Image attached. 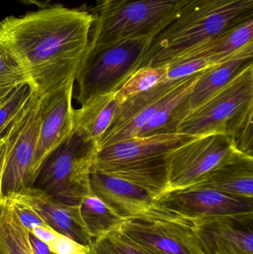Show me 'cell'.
I'll use <instances>...</instances> for the list:
<instances>
[{"mask_svg":"<svg viewBox=\"0 0 253 254\" xmlns=\"http://www.w3.org/2000/svg\"><path fill=\"white\" fill-rule=\"evenodd\" d=\"M93 13L61 5L0 22V43L29 76L40 97L75 79L90 41Z\"/></svg>","mask_w":253,"mask_h":254,"instance_id":"6da1fadb","label":"cell"},{"mask_svg":"<svg viewBox=\"0 0 253 254\" xmlns=\"http://www.w3.org/2000/svg\"><path fill=\"white\" fill-rule=\"evenodd\" d=\"M253 19V0H181L176 18L150 43L140 68L193 58L227 30Z\"/></svg>","mask_w":253,"mask_h":254,"instance_id":"7a4b0ae2","label":"cell"},{"mask_svg":"<svg viewBox=\"0 0 253 254\" xmlns=\"http://www.w3.org/2000/svg\"><path fill=\"white\" fill-rule=\"evenodd\" d=\"M181 0H97L89 49L154 39L176 18Z\"/></svg>","mask_w":253,"mask_h":254,"instance_id":"3957f363","label":"cell"},{"mask_svg":"<svg viewBox=\"0 0 253 254\" xmlns=\"http://www.w3.org/2000/svg\"><path fill=\"white\" fill-rule=\"evenodd\" d=\"M98 145L72 130L69 137L43 162L33 188L47 192L59 202L80 206L92 193L90 174Z\"/></svg>","mask_w":253,"mask_h":254,"instance_id":"277c9868","label":"cell"},{"mask_svg":"<svg viewBox=\"0 0 253 254\" xmlns=\"http://www.w3.org/2000/svg\"><path fill=\"white\" fill-rule=\"evenodd\" d=\"M253 116V64L245 65L226 86L190 111L177 132L203 136L224 134L230 138Z\"/></svg>","mask_w":253,"mask_h":254,"instance_id":"5b68a950","label":"cell"},{"mask_svg":"<svg viewBox=\"0 0 253 254\" xmlns=\"http://www.w3.org/2000/svg\"><path fill=\"white\" fill-rule=\"evenodd\" d=\"M152 40L128 39L102 49H88L75 77L77 100L81 107L97 97L118 90L140 68Z\"/></svg>","mask_w":253,"mask_h":254,"instance_id":"8992f818","label":"cell"},{"mask_svg":"<svg viewBox=\"0 0 253 254\" xmlns=\"http://www.w3.org/2000/svg\"><path fill=\"white\" fill-rule=\"evenodd\" d=\"M123 238L149 254H203L190 219L156 203L145 213L123 219Z\"/></svg>","mask_w":253,"mask_h":254,"instance_id":"52a82bcc","label":"cell"},{"mask_svg":"<svg viewBox=\"0 0 253 254\" xmlns=\"http://www.w3.org/2000/svg\"><path fill=\"white\" fill-rule=\"evenodd\" d=\"M248 155L227 134L198 136L165 156L171 191L189 189L212 172Z\"/></svg>","mask_w":253,"mask_h":254,"instance_id":"ba28073f","label":"cell"},{"mask_svg":"<svg viewBox=\"0 0 253 254\" xmlns=\"http://www.w3.org/2000/svg\"><path fill=\"white\" fill-rule=\"evenodd\" d=\"M41 116V98L34 92L20 114L2 137L6 141L2 193L9 198L33 188L32 164L37 149Z\"/></svg>","mask_w":253,"mask_h":254,"instance_id":"9c48e42d","label":"cell"},{"mask_svg":"<svg viewBox=\"0 0 253 254\" xmlns=\"http://www.w3.org/2000/svg\"><path fill=\"white\" fill-rule=\"evenodd\" d=\"M190 219L203 254H253V212Z\"/></svg>","mask_w":253,"mask_h":254,"instance_id":"30bf717a","label":"cell"},{"mask_svg":"<svg viewBox=\"0 0 253 254\" xmlns=\"http://www.w3.org/2000/svg\"><path fill=\"white\" fill-rule=\"evenodd\" d=\"M74 81L75 79H71L53 92L40 97V131L32 164L34 181L46 158L72 132Z\"/></svg>","mask_w":253,"mask_h":254,"instance_id":"8fae6325","label":"cell"},{"mask_svg":"<svg viewBox=\"0 0 253 254\" xmlns=\"http://www.w3.org/2000/svg\"><path fill=\"white\" fill-rule=\"evenodd\" d=\"M155 201L160 207L187 219L253 212V198L209 189L171 191Z\"/></svg>","mask_w":253,"mask_h":254,"instance_id":"7c38bea8","label":"cell"},{"mask_svg":"<svg viewBox=\"0 0 253 254\" xmlns=\"http://www.w3.org/2000/svg\"><path fill=\"white\" fill-rule=\"evenodd\" d=\"M34 209L53 230L74 241L90 246L93 239L82 219L80 206L67 205L56 201L47 192L36 188H28L19 195H13Z\"/></svg>","mask_w":253,"mask_h":254,"instance_id":"4fadbf2b","label":"cell"},{"mask_svg":"<svg viewBox=\"0 0 253 254\" xmlns=\"http://www.w3.org/2000/svg\"><path fill=\"white\" fill-rule=\"evenodd\" d=\"M198 136L175 132L132 137L98 149L94 164L164 158L178 146Z\"/></svg>","mask_w":253,"mask_h":254,"instance_id":"5bb4252c","label":"cell"},{"mask_svg":"<svg viewBox=\"0 0 253 254\" xmlns=\"http://www.w3.org/2000/svg\"><path fill=\"white\" fill-rule=\"evenodd\" d=\"M90 187L92 192L123 219L143 214L155 204L145 190L98 171L91 173Z\"/></svg>","mask_w":253,"mask_h":254,"instance_id":"9a60e30c","label":"cell"},{"mask_svg":"<svg viewBox=\"0 0 253 254\" xmlns=\"http://www.w3.org/2000/svg\"><path fill=\"white\" fill-rule=\"evenodd\" d=\"M164 158L132 162L101 163L94 164L92 170L130 182L145 190L157 201L170 192Z\"/></svg>","mask_w":253,"mask_h":254,"instance_id":"2e32d148","label":"cell"},{"mask_svg":"<svg viewBox=\"0 0 253 254\" xmlns=\"http://www.w3.org/2000/svg\"><path fill=\"white\" fill-rule=\"evenodd\" d=\"M253 43L245 46L227 62L206 68L201 73L187 96L190 111L206 102L227 84L245 65L253 62Z\"/></svg>","mask_w":253,"mask_h":254,"instance_id":"e0dca14e","label":"cell"},{"mask_svg":"<svg viewBox=\"0 0 253 254\" xmlns=\"http://www.w3.org/2000/svg\"><path fill=\"white\" fill-rule=\"evenodd\" d=\"M189 189L213 190L235 196L253 198V156L244 155L222 166Z\"/></svg>","mask_w":253,"mask_h":254,"instance_id":"ac0fdd59","label":"cell"},{"mask_svg":"<svg viewBox=\"0 0 253 254\" xmlns=\"http://www.w3.org/2000/svg\"><path fill=\"white\" fill-rule=\"evenodd\" d=\"M115 92L97 97L79 110H74L73 130L98 145L120 108Z\"/></svg>","mask_w":253,"mask_h":254,"instance_id":"d6986e66","label":"cell"},{"mask_svg":"<svg viewBox=\"0 0 253 254\" xmlns=\"http://www.w3.org/2000/svg\"><path fill=\"white\" fill-rule=\"evenodd\" d=\"M253 43V19H251L224 31L193 58H206L214 65H218L227 62Z\"/></svg>","mask_w":253,"mask_h":254,"instance_id":"ffe728a7","label":"cell"},{"mask_svg":"<svg viewBox=\"0 0 253 254\" xmlns=\"http://www.w3.org/2000/svg\"><path fill=\"white\" fill-rule=\"evenodd\" d=\"M198 78L183 88L169 102L159 110L141 128L136 137L177 132L178 125L190 112L187 96Z\"/></svg>","mask_w":253,"mask_h":254,"instance_id":"44dd1931","label":"cell"},{"mask_svg":"<svg viewBox=\"0 0 253 254\" xmlns=\"http://www.w3.org/2000/svg\"><path fill=\"white\" fill-rule=\"evenodd\" d=\"M188 77L180 80H166L145 92L129 97L120 106L111 126L105 134L113 132L126 125L135 116L180 87Z\"/></svg>","mask_w":253,"mask_h":254,"instance_id":"7402d4cb","label":"cell"},{"mask_svg":"<svg viewBox=\"0 0 253 254\" xmlns=\"http://www.w3.org/2000/svg\"><path fill=\"white\" fill-rule=\"evenodd\" d=\"M29 234L4 198L0 204V254H34Z\"/></svg>","mask_w":253,"mask_h":254,"instance_id":"603a6c76","label":"cell"},{"mask_svg":"<svg viewBox=\"0 0 253 254\" xmlns=\"http://www.w3.org/2000/svg\"><path fill=\"white\" fill-rule=\"evenodd\" d=\"M80 210L86 229L93 240L116 229L123 221L93 192L82 201Z\"/></svg>","mask_w":253,"mask_h":254,"instance_id":"cb8c5ba5","label":"cell"},{"mask_svg":"<svg viewBox=\"0 0 253 254\" xmlns=\"http://www.w3.org/2000/svg\"><path fill=\"white\" fill-rule=\"evenodd\" d=\"M168 65L145 66L138 68L129 80L116 91L115 97L121 105L129 97L145 92L167 80Z\"/></svg>","mask_w":253,"mask_h":254,"instance_id":"d4e9b609","label":"cell"},{"mask_svg":"<svg viewBox=\"0 0 253 254\" xmlns=\"http://www.w3.org/2000/svg\"><path fill=\"white\" fill-rule=\"evenodd\" d=\"M35 91L34 85L26 82L0 95V138L25 108Z\"/></svg>","mask_w":253,"mask_h":254,"instance_id":"484cf974","label":"cell"},{"mask_svg":"<svg viewBox=\"0 0 253 254\" xmlns=\"http://www.w3.org/2000/svg\"><path fill=\"white\" fill-rule=\"evenodd\" d=\"M26 82L31 83L22 64L7 47L0 43V95Z\"/></svg>","mask_w":253,"mask_h":254,"instance_id":"4316f807","label":"cell"},{"mask_svg":"<svg viewBox=\"0 0 253 254\" xmlns=\"http://www.w3.org/2000/svg\"><path fill=\"white\" fill-rule=\"evenodd\" d=\"M89 249V254H149L123 238L116 229L94 239Z\"/></svg>","mask_w":253,"mask_h":254,"instance_id":"83f0119b","label":"cell"},{"mask_svg":"<svg viewBox=\"0 0 253 254\" xmlns=\"http://www.w3.org/2000/svg\"><path fill=\"white\" fill-rule=\"evenodd\" d=\"M206 58H193L168 65L167 80H180L214 66Z\"/></svg>","mask_w":253,"mask_h":254,"instance_id":"f1b7e54d","label":"cell"},{"mask_svg":"<svg viewBox=\"0 0 253 254\" xmlns=\"http://www.w3.org/2000/svg\"><path fill=\"white\" fill-rule=\"evenodd\" d=\"M5 198L20 223L28 230V232L31 233L38 227L47 225L37 212L23 201L15 197Z\"/></svg>","mask_w":253,"mask_h":254,"instance_id":"f546056e","label":"cell"},{"mask_svg":"<svg viewBox=\"0 0 253 254\" xmlns=\"http://www.w3.org/2000/svg\"><path fill=\"white\" fill-rule=\"evenodd\" d=\"M48 246L55 254H89L90 250L89 246L80 244L62 234Z\"/></svg>","mask_w":253,"mask_h":254,"instance_id":"4dcf8cb0","label":"cell"},{"mask_svg":"<svg viewBox=\"0 0 253 254\" xmlns=\"http://www.w3.org/2000/svg\"><path fill=\"white\" fill-rule=\"evenodd\" d=\"M31 234H32L37 239H39V240H41V241L46 243L47 245L50 244L52 242L54 241L60 235V234L56 232L55 230L50 228L48 225L36 228L35 229L31 231Z\"/></svg>","mask_w":253,"mask_h":254,"instance_id":"1f68e13d","label":"cell"},{"mask_svg":"<svg viewBox=\"0 0 253 254\" xmlns=\"http://www.w3.org/2000/svg\"><path fill=\"white\" fill-rule=\"evenodd\" d=\"M29 240L34 254H55L49 249L46 243L37 239L32 234H29Z\"/></svg>","mask_w":253,"mask_h":254,"instance_id":"d6a6232c","label":"cell"},{"mask_svg":"<svg viewBox=\"0 0 253 254\" xmlns=\"http://www.w3.org/2000/svg\"><path fill=\"white\" fill-rule=\"evenodd\" d=\"M6 141L4 137L0 138V204L4 201V197L2 193V179L4 173V163H5Z\"/></svg>","mask_w":253,"mask_h":254,"instance_id":"836d02e7","label":"cell"},{"mask_svg":"<svg viewBox=\"0 0 253 254\" xmlns=\"http://www.w3.org/2000/svg\"><path fill=\"white\" fill-rule=\"evenodd\" d=\"M25 4H35L41 8L48 7L52 0H21Z\"/></svg>","mask_w":253,"mask_h":254,"instance_id":"e575fe53","label":"cell"}]
</instances>
